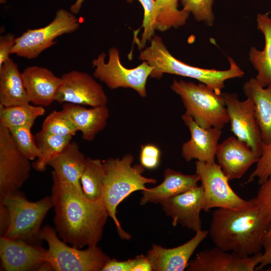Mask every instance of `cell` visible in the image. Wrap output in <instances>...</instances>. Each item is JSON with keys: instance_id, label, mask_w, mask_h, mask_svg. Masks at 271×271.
<instances>
[{"instance_id": "obj_23", "label": "cell", "mask_w": 271, "mask_h": 271, "mask_svg": "<svg viewBox=\"0 0 271 271\" xmlns=\"http://www.w3.org/2000/svg\"><path fill=\"white\" fill-rule=\"evenodd\" d=\"M62 109L69 115L82 138L91 142L105 127L109 116L106 105L91 107L70 103L62 104Z\"/></svg>"}, {"instance_id": "obj_20", "label": "cell", "mask_w": 271, "mask_h": 271, "mask_svg": "<svg viewBox=\"0 0 271 271\" xmlns=\"http://www.w3.org/2000/svg\"><path fill=\"white\" fill-rule=\"evenodd\" d=\"M22 74L30 102L47 106L55 101L61 82V77L47 68L39 66H28Z\"/></svg>"}, {"instance_id": "obj_40", "label": "cell", "mask_w": 271, "mask_h": 271, "mask_svg": "<svg viewBox=\"0 0 271 271\" xmlns=\"http://www.w3.org/2000/svg\"><path fill=\"white\" fill-rule=\"evenodd\" d=\"M135 261V257L126 260H118L114 258H110L101 271H131Z\"/></svg>"}, {"instance_id": "obj_39", "label": "cell", "mask_w": 271, "mask_h": 271, "mask_svg": "<svg viewBox=\"0 0 271 271\" xmlns=\"http://www.w3.org/2000/svg\"><path fill=\"white\" fill-rule=\"evenodd\" d=\"M262 248L263 252L259 263L256 270L261 269L267 265H271V226L266 231L263 240Z\"/></svg>"}, {"instance_id": "obj_9", "label": "cell", "mask_w": 271, "mask_h": 271, "mask_svg": "<svg viewBox=\"0 0 271 271\" xmlns=\"http://www.w3.org/2000/svg\"><path fill=\"white\" fill-rule=\"evenodd\" d=\"M105 56L106 54L102 52L93 59L94 76L109 88H130L137 91L142 97H145L147 81L153 67L143 61L136 68H125L121 63L119 51L114 47L109 50L107 63L105 62Z\"/></svg>"}, {"instance_id": "obj_8", "label": "cell", "mask_w": 271, "mask_h": 271, "mask_svg": "<svg viewBox=\"0 0 271 271\" xmlns=\"http://www.w3.org/2000/svg\"><path fill=\"white\" fill-rule=\"evenodd\" d=\"M79 27V20L74 14L59 9L48 25L28 29L16 37L11 53L28 59H35L45 50L54 45L57 37L74 32Z\"/></svg>"}, {"instance_id": "obj_3", "label": "cell", "mask_w": 271, "mask_h": 271, "mask_svg": "<svg viewBox=\"0 0 271 271\" xmlns=\"http://www.w3.org/2000/svg\"><path fill=\"white\" fill-rule=\"evenodd\" d=\"M149 47L141 51L139 59L153 67L150 75L160 79L164 73L195 79L206 84L217 93L221 94L225 82L234 78H241L244 72L231 57H228L229 68L225 70L204 69L187 64L174 57L168 51L162 39L155 35Z\"/></svg>"}, {"instance_id": "obj_24", "label": "cell", "mask_w": 271, "mask_h": 271, "mask_svg": "<svg viewBox=\"0 0 271 271\" xmlns=\"http://www.w3.org/2000/svg\"><path fill=\"white\" fill-rule=\"evenodd\" d=\"M29 103L22 73L10 58L0 66V105L9 107Z\"/></svg>"}, {"instance_id": "obj_30", "label": "cell", "mask_w": 271, "mask_h": 271, "mask_svg": "<svg viewBox=\"0 0 271 271\" xmlns=\"http://www.w3.org/2000/svg\"><path fill=\"white\" fill-rule=\"evenodd\" d=\"M155 1V30L164 32L171 28H177L186 23L190 14L183 9H178V0Z\"/></svg>"}, {"instance_id": "obj_43", "label": "cell", "mask_w": 271, "mask_h": 271, "mask_svg": "<svg viewBox=\"0 0 271 271\" xmlns=\"http://www.w3.org/2000/svg\"><path fill=\"white\" fill-rule=\"evenodd\" d=\"M84 1V0H76L75 3L71 6L70 12L74 14L78 13Z\"/></svg>"}, {"instance_id": "obj_27", "label": "cell", "mask_w": 271, "mask_h": 271, "mask_svg": "<svg viewBox=\"0 0 271 271\" xmlns=\"http://www.w3.org/2000/svg\"><path fill=\"white\" fill-rule=\"evenodd\" d=\"M35 138L40 154L33 167L39 172L45 171L50 162L63 151L72 139L71 137L54 135L42 130L36 134Z\"/></svg>"}, {"instance_id": "obj_38", "label": "cell", "mask_w": 271, "mask_h": 271, "mask_svg": "<svg viewBox=\"0 0 271 271\" xmlns=\"http://www.w3.org/2000/svg\"><path fill=\"white\" fill-rule=\"evenodd\" d=\"M16 37L12 33L0 37V66L10 58L12 50L15 43Z\"/></svg>"}, {"instance_id": "obj_37", "label": "cell", "mask_w": 271, "mask_h": 271, "mask_svg": "<svg viewBox=\"0 0 271 271\" xmlns=\"http://www.w3.org/2000/svg\"><path fill=\"white\" fill-rule=\"evenodd\" d=\"M161 151L155 145L149 144L142 147L140 160L141 164L149 170L156 169L160 165Z\"/></svg>"}, {"instance_id": "obj_7", "label": "cell", "mask_w": 271, "mask_h": 271, "mask_svg": "<svg viewBox=\"0 0 271 271\" xmlns=\"http://www.w3.org/2000/svg\"><path fill=\"white\" fill-rule=\"evenodd\" d=\"M0 203L6 206L10 216L9 229L3 237L25 241L39 238L41 224L53 207L51 196L31 202L19 190L0 199Z\"/></svg>"}, {"instance_id": "obj_5", "label": "cell", "mask_w": 271, "mask_h": 271, "mask_svg": "<svg viewBox=\"0 0 271 271\" xmlns=\"http://www.w3.org/2000/svg\"><path fill=\"white\" fill-rule=\"evenodd\" d=\"M171 89L181 98L185 113L203 128L222 129L229 122L221 94L217 93L206 84L174 79Z\"/></svg>"}, {"instance_id": "obj_16", "label": "cell", "mask_w": 271, "mask_h": 271, "mask_svg": "<svg viewBox=\"0 0 271 271\" xmlns=\"http://www.w3.org/2000/svg\"><path fill=\"white\" fill-rule=\"evenodd\" d=\"M0 256L2 266L7 271L38 270L47 261L48 251L25 240L1 237Z\"/></svg>"}, {"instance_id": "obj_35", "label": "cell", "mask_w": 271, "mask_h": 271, "mask_svg": "<svg viewBox=\"0 0 271 271\" xmlns=\"http://www.w3.org/2000/svg\"><path fill=\"white\" fill-rule=\"evenodd\" d=\"M271 171V143L265 145L262 153L256 163L254 171L250 174L247 183L253 182L256 178L260 185L264 182Z\"/></svg>"}, {"instance_id": "obj_25", "label": "cell", "mask_w": 271, "mask_h": 271, "mask_svg": "<svg viewBox=\"0 0 271 271\" xmlns=\"http://www.w3.org/2000/svg\"><path fill=\"white\" fill-rule=\"evenodd\" d=\"M247 98L254 104L255 117L265 145L271 143V85L261 86L255 78L245 82L242 87Z\"/></svg>"}, {"instance_id": "obj_21", "label": "cell", "mask_w": 271, "mask_h": 271, "mask_svg": "<svg viewBox=\"0 0 271 271\" xmlns=\"http://www.w3.org/2000/svg\"><path fill=\"white\" fill-rule=\"evenodd\" d=\"M163 182L159 185L142 191L141 205L161 203L168 198L183 193L198 185L200 181L197 174H184L171 168L165 170Z\"/></svg>"}, {"instance_id": "obj_2", "label": "cell", "mask_w": 271, "mask_h": 271, "mask_svg": "<svg viewBox=\"0 0 271 271\" xmlns=\"http://www.w3.org/2000/svg\"><path fill=\"white\" fill-rule=\"evenodd\" d=\"M269 226L268 219L253 198L238 209L214 210L208 234L216 247L247 256L261 251Z\"/></svg>"}, {"instance_id": "obj_13", "label": "cell", "mask_w": 271, "mask_h": 271, "mask_svg": "<svg viewBox=\"0 0 271 271\" xmlns=\"http://www.w3.org/2000/svg\"><path fill=\"white\" fill-rule=\"evenodd\" d=\"M55 101L91 107L106 105L107 96L102 86L90 75L78 70L63 74Z\"/></svg>"}, {"instance_id": "obj_12", "label": "cell", "mask_w": 271, "mask_h": 271, "mask_svg": "<svg viewBox=\"0 0 271 271\" xmlns=\"http://www.w3.org/2000/svg\"><path fill=\"white\" fill-rule=\"evenodd\" d=\"M222 95L231 132L261 156L265 144L255 117L253 101L250 98L240 101L236 93H223Z\"/></svg>"}, {"instance_id": "obj_31", "label": "cell", "mask_w": 271, "mask_h": 271, "mask_svg": "<svg viewBox=\"0 0 271 271\" xmlns=\"http://www.w3.org/2000/svg\"><path fill=\"white\" fill-rule=\"evenodd\" d=\"M42 130L62 137H71L78 131L68 114L63 109L54 110L45 119Z\"/></svg>"}, {"instance_id": "obj_18", "label": "cell", "mask_w": 271, "mask_h": 271, "mask_svg": "<svg viewBox=\"0 0 271 271\" xmlns=\"http://www.w3.org/2000/svg\"><path fill=\"white\" fill-rule=\"evenodd\" d=\"M260 156L244 142L230 136L218 145L217 164L229 181L241 178Z\"/></svg>"}, {"instance_id": "obj_10", "label": "cell", "mask_w": 271, "mask_h": 271, "mask_svg": "<svg viewBox=\"0 0 271 271\" xmlns=\"http://www.w3.org/2000/svg\"><path fill=\"white\" fill-rule=\"evenodd\" d=\"M195 170L203 189L202 210L212 208L238 209L247 203L239 196L229 184V180L219 165L214 163L197 161Z\"/></svg>"}, {"instance_id": "obj_11", "label": "cell", "mask_w": 271, "mask_h": 271, "mask_svg": "<svg viewBox=\"0 0 271 271\" xmlns=\"http://www.w3.org/2000/svg\"><path fill=\"white\" fill-rule=\"evenodd\" d=\"M30 161L19 149L10 130L0 124V199L18 191L28 179Z\"/></svg>"}, {"instance_id": "obj_1", "label": "cell", "mask_w": 271, "mask_h": 271, "mask_svg": "<svg viewBox=\"0 0 271 271\" xmlns=\"http://www.w3.org/2000/svg\"><path fill=\"white\" fill-rule=\"evenodd\" d=\"M52 177L54 222L58 235L78 248L97 245L109 217L103 200L91 201L83 192Z\"/></svg>"}, {"instance_id": "obj_15", "label": "cell", "mask_w": 271, "mask_h": 271, "mask_svg": "<svg viewBox=\"0 0 271 271\" xmlns=\"http://www.w3.org/2000/svg\"><path fill=\"white\" fill-rule=\"evenodd\" d=\"M203 199L201 185L165 200L160 204L166 215L172 219L173 226L180 224L196 232L202 230L200 212Z\"/></svg>"}, {"instance_id": "obj_26", "label": "cell", "mask_w": 271, "mask_h": 271, "mask_svg": "<svg viewBox=\"0 0 271 271\" xmlns=\"http://www.w3.org/2000/svg\"><path fill=\"white\" fill-rule=\"evenodd\" d=\"M256 27L263 35L264 47L259 50L251 47L248 53V60L257 71L255 78L263 87L271 85V18L267 13L258 14Z\"/></svg>"}, {"instance_id": "obj_4", "label": "cell", "mask_w": 271, "mask_h": 271, "mask_svg": "<svg viewBox=\"0 0 271 271\" xmlns=\"http://www.w3.org/2000/svg\"><path fill=\"white\" fill-rule=\"evenodd\" d=\"M102 162L105 171L103 201L119 237L129 240L130 234L123 230L117 218V207L131 194L146 190L147 184H155L157 181L143 175L145 168L141 164L132 165L133 156L130 154L121 158H109Z\"/></svg>"}, {"instance_id": "obj_17", "label": "cell", "mask_w": 271, "mask_h": 271, "mask_svg": "<svg viewBox=\"0 0 271 271\" xmlns=\"http://www.w3.org/2000/svg\"><path fill=\"white\" fill-rule=\"evenodd\" d=\"M181 118L188 127L191 135L190 140L182 146L181 154L184 159L186 162L195 159L205 163L215 162L216 152L222 129L203 128L185 113L182 115Z\"/></svg>"}, {"instance_id": "obj_14", "label": "cell", "mask_w": 271, "mask_h": 271, "mask_svg": "<svg viewBox=\"0 0 271 271\" xmlns=\"http://www.w3.org/2000/svg\"><path fill=\"white\" fill-rule=\"evenodd\" d=\"M262 252L243 256L218 247L198 252L189 262L187 271H254L260 262Z\"/></svg>"}, {"instance_id": "obj_33", "label": "cell", "mask_w": 271, "mask_h": 271, "mask_svg": "<svg viewBox=\"0 0 271 271\" xmlns=\"http://www.w3.org/2000/svg\"><path fill=\"white\" fill-rule=\"evenodd\" d=\"M183 10L191 14L196 21L202 22L209 27L213 25L215 16L213 12L214 0H180Z\"/></svg>"}, {"instance_id": "obj_28", "label": "cell", "mask_w": 271, "mask_h": 271, "mask_svg": "<svg viewBox=\"0 0 271 271\" xmlns=\"http://www.w3.org/2000/svg\"><path fill=\"white\" fill-rule=\"evenodd\" d=\"M45 112L43 106L30 103L9 107L0 105V124L9 129L25 126L32 127L36 118Z\"/></svg>"}, {"instance_id": "obj_29", "label": "cell", "mask_w": 271, "mask_h": 271, "mask_svg": "<svg viewBox=\"0 0 271 271\" xmlns=\"http://www.w3.org/2000/svg\"><path fill=\"white\" fill-rule=\"evenodd\" d=\"M104 178L102 161L87 158L80 183L83 192L88 199L93 201L102 200Z\"/></svg>"}, {"instance_id": "obj_32", "label": "cell", "mask_w": 271, "mask_h": 271, "mask_svg": "<svg viewBox=\"0 0 271 271\" xmlns=\"http://www.w3.org/2000/svg\"><path fill=\"white\" fill-rule=\"evenodd\" d=\"M32 127L25 126L9 129L19 149L31 161L36 160L40 154L39 149L31 132Z\"/></svg>"}, {"instance_id": "obj_41", "label": "cell", "mask_w": 271, "mask_h": 271, "mask_svg": "<svg viewBox=\"0 0 271 271\" xmlns=\"http://www.w3.org/2000/svg\"><path fill=\"white\" fill-rule=\"evenodd\" d=\"M10 224V216L8 208L0 203V234L1 237L5 236Z\"/></svg>"}, {"instance_id": "obj_22", "label": "cell", "mask_w": 271, "mask_h": 271, "mask_svg": "<svg viewBox=\"0 0 271 271\" xmlns=\"http://www.w3.org/2000/svg\"><path fill=\"white\" fill-rule=\"evenodd\" d=\"M86 160L87 158L80 150L78 144L71 142L62 152L50 162L48 166L53 169L52 175L59 181L83 192L80 178Z\"/></svg>"}, {"instance_id": "obj_19", "label": "cell", "mask_w": 271, "mask_h": 271, "mask_svg": "<svg viewBox=\"0 0 271 271\" xmlns=\"http://www.w3.org/2000/svg\"><path fill=\"white\" fill-rule=\"evenodd\" d=\"M208 234L207 230H201L186 242L173 248L153 244L146 255L153 271L185 270L190 257Z\"/></svg>"}, {"instance_id": "obj_36", "label": "cell", "mask_w": 271, "mask_h": 271, "mask_svg": "<svg viewBox=\"0 0 271 271\" xmlns=\"http://www.w3.org/2000/svg\"><path fill=\"white\" fill-rule=\"evenodd\" d=\"M254 199L261 211L268 219L271 226V171L266 180L260 184Z\"/></svg>"}, {"instance_id": "obj_6", "label": "cell", "mask_w": 271, "mask_h": 271, "mask_svg": "<svg viewBox=\"0 0 271 271\" xmlns=\"http://www.w3.org/2000/svg\"><path fill=\"white\" fill-rule=\"evenodd\" d=\"M39 238L48 244L46 262L51 270L101 271L110 258L97 245L87 246L85 249L68 245L49 226L41 229Z\"/></svg>"}, {"instance_id": "obj_42", "label": "cell", "mask_w": 271, "mask_h": 271, "mask_svg": "<svg viewBox=\"0 0 271 271\" xmlns=\"http://www.w3.org/2000/svg\"><path fill=\"white\" fill-rule=\"evenodd\" d=\"M135 259V263L131 271H153L152 264L146 255H138Z\"/></svg>"}, {"instance_id": "obj_34", "label": "cell", "mask_w": 271, "mask_h": 271, "mask_svg": "<svg viewBox=\"0 0 271 271\" xmlns=\"http://www.w3.org/2000/svg\"><path fill=\"white\" fill-rule=\"evenodd\" d=\"M131 1V0H128ZM141 4L144 11V19L142 27L144 32L141 40L136 39L140 49L143 48L146 42L150 41L154 36L155 33V0H138Z\"/></svg>"}]
</instances>
